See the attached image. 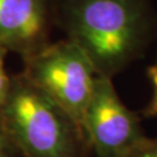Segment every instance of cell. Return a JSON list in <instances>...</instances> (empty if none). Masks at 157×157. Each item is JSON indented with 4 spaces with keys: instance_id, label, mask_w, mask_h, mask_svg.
<instances>
[{
    "instance_id": "obj_1",
    "label": "cell",
    "mask_w": 157,
    "mask_h": 157,
    "mask_svg": "<svg viewBox=\"0 0 157 157\" xmlns=\"http://www.w3.org/2000/svg\"><path fill=\"white\" fill-rule=\"evenodd\" d=\"M54 25L113 78L146 48L152 27L148 0H52Z\"/></svg>"
},
{
    "instance_id": "obj_2",
    "label": "cell",
    "mask_w": 157,
    "mask_h": 157,
    "mask_svg": "<svg viewBox=\"0 0 157 157\" xmlns=\"http://www.w3.org/2000/svg\"><path fill=\"white\" fill-rule=\"evenodd\" d=\"M0 122L22 157H87L91 152L79 124L22 72L12 76Z\"/></svg>"
},
{
    "instance_id": "obj_3",
    "label": "cell",
    "mask_w": 157,
    "mask_h": 157,
    "mask_svg": "<svg viewBox=\"0 0 157 157\" xmlns=\"http://www.w3.org/2000/svg\"><path fill=\"white\" fill-rule=\"evenodd\" d=\"M22 61L23 76L58 104L83 129L85 112L98 76L84 51L72 41L63 39L49 42Z\"/></svg>"
},
{
    "instance_id": "obj_4",
    "label": "cell",
    "mask_w": 157,
    "mask_h": 157,
    "mask_svg": "<svg viewBox=\"0 0 157 157\" xmlns=\"http://www.w3.org/2000/svg\"><path fill=\"white\" fill-rule=\"evenodd\" d=\"M83 130L95 157H127L148 139L140 118L120 99L112 78L99 75L85 112Z\"/></svg>"
},
{
    "instance_id": "obj_5",
    "label": "cell",
    "mask_w": 157,
    "mask_h": 157,
    "mask_svg": "<svg viewBox=\"0 0 157 157\" xmlns=\"http://www.w3.org/2000/svg\"><path fill=\"white\" fill-rule=\"evenodd\" d=\"M52 0H0V45L22 59L48 44Z\"/></svg>"
},
{
    "instance_id": "obj_6",
    "label": "cell",
    "mask_w": 157,
    "mask_h": 157,
    "mask_svg": "<svg viewBox=\"0 0 157 157\" xmlns=\"http://www.w3.org/2000/svg\"><path fill=\"white\" fill-rule=\"evenodd\" d=\"M7 54H8V51L0 45V112H1V108L7 99L10 89H11L12 77L6 71L5 64Z\"/></svg>"
},
{
    "instance_id": "obj_7",
    "label": "cell",
    "mask_w": 157,
    "mask_h": 157,
    "mask_svg": "<svg viewBox=\"0 0 157 157\" xmlns=\"http://www.w3.org/2000/svg\"><path fill=\"white\" fill-rule=\"evenodd\" d=\"M149 77L152 85V95L148 106L144 109V115L157 118V61L149 70Z\"/></svg>"
},
{
    "instance_id": "obj_8",
    "label": "cell",
    "mask_w": 157,
    "mask_h": 157,
    "mask_svg": "<svg viewBox=\"0 0 157 157\" xmlns=\"http://www.w3.org/2000/svg\"><path fill=\"white\" fill-rule=\"evenodd\" d=\"M127 157H157V137H148Z\"/></svg>"
},
{
    "instance_id": "obj_9",
    "label": "cell",
    "mask_w": 157,
    "mask_h": 157,
    "mask_svg": "<svg viewBox=\"0 0 157 157\" xmlns=\"http://www.w3.org/2000/svg\"><path fill=\"white\" fill-rule=\"evenodd\" d=\"M19 155L10 136L0 122V157H17Z\"/></svg>"
}]
</instances>
